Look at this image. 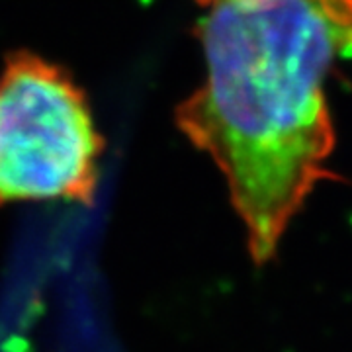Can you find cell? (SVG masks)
I'll list each match as a JSON object with an SVG mask.
<instances>
[{
    "instance_id": "cell-1",
    "label": "cell",
    "mask_w": 352,
    "mask_h": 352,
    "mask_svg": "<svg viewBox=\"0 0 352 352\" xmlns=\"http://www.w3.org/2000/svg\"><path fill=\"white\" fill-rule=\"evenodd\" d=\"M198 34L208 78L176 124L221 168L252 261L264 264L329 176L323 82L337 57H352V0L217 2Z\"/></svg>"
},
{
    "instance_id": "cell-2",
    "label": "cell",
    "mask_w": 352,
    "mask_h": 352,
    "mask_svg": "<svg viewBox=\"0 0 352 352\" xmlns=\"http://www.w3.org/2000/svg\"><path fill=\"white\" fill-rule=\"evenodd\" d=\"M102 139L85 94L55 65L20 53L0 75V204H90Z\"/></svg>"
},
{
    "instance_id": "cell-3",
    "label": "cell",
    "mask_w": 352,
    "mask_h": 352,
    "mask_svg": "<svg viewBox=\"0 0 352 352\" xmlns=\"http://www.w3.org/2000/svg\"><path fill=\"white\" fill-rule=\"evenodd\" d=\"M201 4L206 6H212V4H217V2H233V0H200Z\"/></svg>"
}]
</instances>
